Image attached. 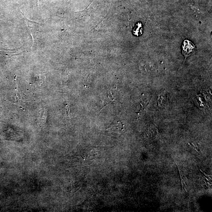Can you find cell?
<instances>
[{
	"label": "cell",
	"instance_id": "obj_1",
	"mask_svg": "<svg viewBox=\"0 0 212 212\" xmlns=\"http://www.w3.org/2000/svg\"><path fill=\"white\" fill-rule=\"evenodd\" d=\"M182 48V54L185 57V60L188 57L194 54L196 50L195 45L188 40H185L184 41Z\"/></svg>",
	"mask_w": 212,
	"mask_h": 212
},
{
	"label": "cell",
	"instance_id": "obj_2",
	"mask_svg": "<svg viewBox=\"0 0 212 212\" xmlns=\"http://www.w3.org/2000/svg\"><path fill=\"white\" fill-rule=\"evenodd\" d=\"M143 32L142 24L140 22L136 24L132 30V34L137 37H139Z\"/></svg>",
	"mask_w": 212,
	"mask_h": 212
},
{
	"label": "cell",
	"instance_id": "obj_3",
	"mask_svg": "<svg viewBox=\"0 0 212 212\" xmlns=\"http://www.w3.org/2000/svg\"><path fill=\"white\" fill-rule=\"evenodd\" d=\"M16 96H15V98H16V102H17L18 104L19 105H21L22 104V101H23V99H22V97L21 95L19 93L18 90V84L16 83Z\"/></svg>",
	"mask_w": 212,
	"mask_h": 212
},
{
	"label": "cell",
	"instance_id": "obj_4",
	"mask_svg": "<svg viewBox=\"0 0 212 212\" xmlns=\"http://www.w3.org/2000/svg\"><path fill=\"white\" fill-rule=\"evenodd\" d=\"M47 116H48V110L46 108H45L41 110L40 116V119L43 123L45 122Z\"/></svg>",
	"mask_w": 212,
	"mask_h": 212
},
{
	"label": "cell",
	"instance_id": "obj_5",
	"mask_svg": "<svg viewBox=\"0 0 212 212\" xmlns=\"http://www.w3.org/2000/svg\"><path fill=\"white\" fill-rule=\"evenodd\" d=\"M65 111L66 115L69 117V112H70V110H69V106L68 104H66L65 105Z\"/></svg>",
	"mask_w": 212,
	"mask_h": 212
},
{
	"label": "cell",
	"instance_id": "obj_6",
	"mask_svg": "<svg viewBox=\"0 0 212 212\" xmlns=\"http://www.w3.org/2000/svg\"><path fill=\"white\" fill-rule=\"evenodd\" d=\"M200 171H201L202 172V173H203V174H205V175H206V177H209V176H210V175H207V174H206V173L203 172L202 171V170L201 169H200Z\"/></svg>",
	"mask_w": 212,
	"mask_h": 212
},
{
	"label": "cell",
	"instance_id": "obj_7",
	"mask_svg": "<svg viewBox=\"0 0 212 212\" xmlns=\"http://www.w3.org/2000/svg\"><path fill=\"white\" fill-rule=\"evenodd\" d=\"M208 184H209V185H210V183H209V182H208Z\"/></svg>",
	"mask_w": 212,
	"mask_h": 212
}]
</instances>
